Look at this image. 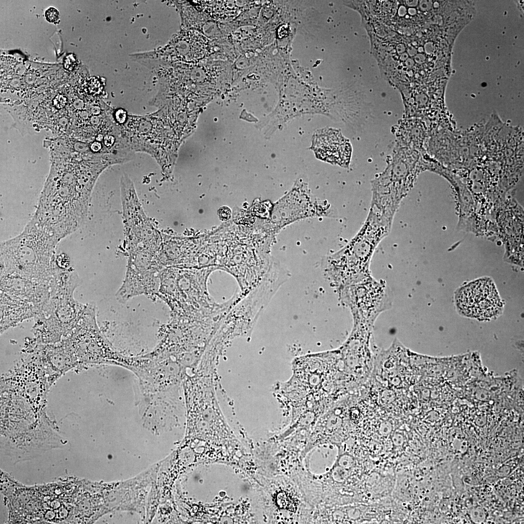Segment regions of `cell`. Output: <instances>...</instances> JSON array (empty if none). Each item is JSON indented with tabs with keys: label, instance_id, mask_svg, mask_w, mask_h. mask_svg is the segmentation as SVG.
<instances>
[{
	"label": "cell",
	"instance_id": "1",
	"mask_svg": "<svg viewBox=\"0 0 524 524\" xmlns=\"http://www.w3.org/2000/svg\"><path fill=\"white\" fill-rule=\"evenodd\" d=\"M90 165L52 162L33 217L60 241L79 229L88 216L99 175Z\"/></svg>",
	"mask_w": 524,
	"mask_h": 524
},
{
	"label": "cell",
	"instance_id": "2",
	"mask_svg": "<svg viewBox=\"0 0 524 524\" xmlns=\"http://www.w3.org/2000/svg\"><path fill=\"white\" fill-rule=\"evenodd\" d=\"M59 242L32 217L21 233L1 243L0 275L15 274L50 282Z\"/></svg>",
	"mask_w": 524,
	"mask_h": 524
},
{
	"label": "cell",
	"instance_id": "3",
	"mask_svg": "<svg viewBox=\"0 0 524 524\" xmlns=\"http://www.w3.org/2000/svg\"><path fill=\"white\" fill-rule=\"evenodd\" d=\"M81 279L72 267L57 264L50 282V294L34 318L33 330L37 342L47 344L66 339L76 326L85 304L74 297Z\"/></svg>",
	"mask_w": 524,
	"mask_h": 524
},
{
	"label": "cell",
	"instance_id": "4",
	"mask_svg": "<svg viewBox=\"0 0 524 524\" xmlns=\"http://www.w3.org/2000/svg\"><path fill=\"white\" fill-rule=\"evenodd\" d=\"M120 192L127 248L143 246L158 251L162 234L145 213L134 183L126 174L120 179Z\"/></svg>",
	"mask_w": 524,
	"mask_h": 524
},
{
	"label": "cell",
	"instance_id": "5",
	"mask_svg": "<svg viewBox=\"0 0 524 524\" xmlns=\"http://www.w3.org/2000/svg\"><path fill=\"white\" fill-rule=\"evenodd\" d=\"M62 341L77 360H100L116 356L98 326L94 302L85 304L76 326Z\"/></svg>",
	"mask_w": 524,
	"mask_h": 524
},
{
	"label": "cell",
	"instance_id": "6",
	"mask_svg": "<svg viewBox=\"0 0 524 524\" xmlns=\"http://www.w3.org/2000/svg\"><path fill=\"white\" fill-rule=\"evenodd\" d=\"M339 292L342 302L350 308L353 317L373 323L391 305L386 285L373 278L346 286Z\"/></svg>",
	"mask_w": 524,
	"mask_h": 524
},
{
	"label": "cell",
	"instance_id": "7",
	"mask_svg": "<svg viewBox=\"0 0 524 524\" xmlns=\"http://www.w3.org/2000/svg\"><path fill=\"white\" fill-rule=\"evenodd\" d=\"M456 300L458 308L465 315L480 319L496 315L501 307L495 288L487 279L478 280L463 287Z\"/></svg>",
	"mask_w": 524,
	"mask_h": 524
},
{
	"label": "cell",
	"instance_id": "8",
	"mask_svg": "<svg viewBox=\"0 0 524 524\" xmlns=\"http://www.w3.org/2000/svg\"><path fill=\"white\" fill-rule=\"evenodd\" d=\"M0 293L29 304L39 313L48 300L50 282H42L15 274L0 275Z\"/></svg>",
	"mask_w": 524,
	"mask_h": 524
},
{
	"label": "cell",
	"instance_id": "9",
	"mask_svg": "<svg viewBox=\"0 0 524 524\" xmlns=\"http://www.w3.org/2000/svg\"><path fill=\"white\" fill-rule=\"evenodd\" d=\"M312 147L319 158L329 162L339 164L341 158L350 154L349 144L338 131L332 130L317 134Z\"/></svg>",
	"mask_w": 524,
	"mask_h": 524
},
{
	"label": "cell",
	"instance_id": "10",
	"mask_svg": "<svg viewBox=\"0 0 524 524\" xmlns=\"http://www.w3.org/2000/svg\"><path fill=\"white\" fill-rule=\"evenodd\" d=\"M45 16L47 20L49 23L56 24L59 21V13L54 7L48 8L45 12Z\"/></svg>",
	"mask_w": 524,
	"mask_h": 524
},
{
	"label": "cell",
	"instance_id": "11",
	"mask_svg": "<svg viewBox=\"0 0 524 524\" xmlns=\"http://www.w3.org/2000/svg\"><path fill=\"white\" fill-rule=\"evenodd\" d=\"M219 218L223 221L229 220L231 217V211L227 207L224 206L220 208L218 211Z\"/></svg>",
	"mask_w": 524,
	"mask_h": 524
},
{
	"label": "cell",
	"instance_id": "12",
	"mask_svg": "<svg viewBox=\"0 0 524 524\" xmlns=\"http://www.w3.org/2000/svg\"><path fill=\"white\" fill-rule=\"evenodd\" d=\"M278 504L280 507L283 508L290 507V502L288 496L284 492H281L278 494Z\"/></svg>",
	"mask_w": 524,
	"mask_h": 524
},
{
	"label": "cell",
	"instance_id": "13",
	"mask_svg": "<svg viewBox=\"0 0 524 524\" xmlns=\"http://www.w3.org/2000/svg\"><path fill=\"white\" fill-rule=\"evenodd\" d=\"M126 112L122 109H119L115 113V119L118 123H123L126 120Z\"/></svg>",
	"mask_w": 524,
	"mask_h": 524
},
{
	"label": "cell",
	"instance_id": "14",
	"mask_svg": "<svg viewBox=\"0 0 524 524\" xmlns=\"http://www.w3.org/2000/svg\"><path fill=\"white\" fill-rule=\"evenodd\" d=\"M101 145L98 142H93L91 146V149L94 152H97L100 150Z\"/></svg>",
	"mask_w": 524,
	"mask_h": 524
},
{
	"label": "cell",
	"instance_id": "15",
	"mask_svg": "<svg viewBox=\"0 0 524 524\" xmlns=\"http://www.w3.org/2000/svg\"><path fill=\"white\" fill-rule=\"evenodd\" d=\"M226 343V342H225ZM227 344V343H226Z\"/></svg>",
	"mask_w": 524,
	"mask_h": 524
}]
</instances>
